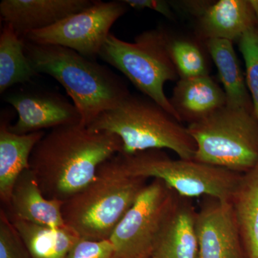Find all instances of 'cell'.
<instances>
[{"label":"cell","instance_id":"6da1fadb","mask_svg":"<svg viewBox=\"0 0 258 258\" xmlns=\"http://www.w3.org/2000/svg\"><path fill=\"white\" fill-rule=\"evenodd\" d=\"M118 136L81 124L51 129L32 151L30 169L49 200L66 201L94 179L105 161L119 154Z\"/></svg>","mask_w":258,"mask_h":258},{"label":"cell","instance_id":"7a4b0ae2","mask_svg":"<svg viewBox=\"0 0 258 258\" xmlns=\"http://www.w3.org/2000/svg\"><path fill=\"white\" fill-rule=\"evenodd\" d=\"M25 52L37 74L48 75L62 85L79 110L84 126L131 94L119 76L74 50L25 40Z\"/></svg>","mask_w":258,"mask_h":258},{"label":"cell","instance_id":"3957f363","mask_svg":"<svg viewBox=\"0 0 258 258\" xmlns=\"http://www.w3.org/2000/svg\"><path fill=\"white\" fill-rule=\"evenodd\" d=\"M148 183L128 174L116 154L100 166L84 189L63 202L66 225L81 238L108 240Z\"/></svg>","mask_w":258,"mask_h":258},{"label":"cell","instance_id":"277c9868","mask_svg":"<svg viewBox=\"0 0 258 258\" xmlns=\"http://www.w3.org/2000/svg\"><path fill=\"white\" fill-rule=\"evenodd\" d=\"M88 128L115 134L122 142L119 154L169 149L179 159L192 160L196 144L187 127L148 97L131 93L118 106L101 113Z\"/></svg>","mask_w":258,"mask_h":258},{"label":"cell","instance_id":"5b68a950","mask_svg":"<svg viewBox=\"0 0 258 258\" xmlns=\"http://www.w3.org/2000/svg\"><path fill=\"white\" fill-rule=\"evenodd\" d=\"M196 144L193 160L243 174L258 161V119L254 109L227 106L188 125Z\"/></svg>","mask_w":258,"mask_h":258},{"label":"cell","instance_id":"8992f818","mask_svg":"<svg viewBox=\"0 0 258 258\" xmlns=\"http://www.w3.org/2000/svg\"><path fill=\"white\" fill-rule=\"evenodd\" d=\"M99 57L124 75L144 96L180 121L164 92L166 83L179 79L168 50L167 32L161 28L147 30L137 35L133 42L120 40L111 33Z\"/></svg>","mask_w":258,"mask_h":258},{"label":"cell","instance_id":"52a82bcc","mask_svg":"<svg viewBox=\"0 0 258 258\" xmlns=\"http://www.w3.org/2000/svg\"><path fill=\"white\" fill-rule=\"evenodd\" d=\"M118 157L128 174L161 180L183 198L210 197L230 202L242 176L193 159H172L161 149Z\"/></svg>","mask_w":258,"mask_h":258},{"label":"cell","instance_id":"ba28073f","mask_svg":"<svg viewBox=\"0 0 258 258\" xmlns=\"http://www.w3.org/2000/svg\"><path fill=\"white\" fill-rule=\"evenodd\" d=\"M179 195L165 183L152 179L110 237L116 258H150L163 224Z\"/></svg>","mask_w":258,"mask_h":258},{"label":"cell","instance_id":"9c48e42d","mask_svg":"<svg viewBox=\"0 0 258 258\" xmlns=\"http://www.w3.org/2000/svg\"><path fill=\"white\" fill-rule=\"evenodd\" d=\"M128 9L123 1H93L87 9L48 28L30 32L24 39L39 45L67 47L96 60L111 33L112 27Z\"/></svg>","mask_w":258,"mask_h":258},{"label":"cell","instance_id":"30bf717a","mask_svg":"<svg viewBox=\"0 0 258 258\" xmlns=\"http://www.w3.org/2000/svg\"><path fill=\"white\" fill-rule=\"evenodd\" d=\"M196 230L198 258H247L230 202L204 197Z\"/></svg>","mask_w":258,"mask_h":258},{"label":"cell","instance_id":"8fae6325","mask_svg":"<svg viewBox=\"0 0 258 258\" xmlns=\"http://www.w3.org/2000/svg\"><path fill=\"white\" fill-rule=\"evenodd\" d=\"M7 102L18 114L16 123L9 126L15 134H28L81 123V115L74 104L55 93L18 91L10 94Z\"/></svg>","mask_w":258,"mask_h":258},{"label":"cell","instance_id":"7c38bea8","mask_svg":"<svg viewBox=\"0 0 258 258\" xmlns=\"http://www.w3.org/2000/svg\"><path fill=\"white\" fill-rule=\"evenodd\" d=\"M93 3L91 0H3L0 16L24 38L30 32L87 9Z\"/></svg>","mask_w":258,"mask_h":258},{"label":"cell","instance_id":"4fadbf2b","mask_svg":"<svg viewBox=\"0 0 258 258\" xmlns=\"http://www.w3.org/2000/svg\"><path fill=\"white\" fill-rule=\"evenodd\" d=\"M196 20L197 39L205 42L213 39L238 42L258 20L251 0L210 1Z\"/></svg>","mask_w":258,"mask_h":258},{"label":"cell","instance_id":"5bb4252c","mask_svg":"<svg viewBox=\"0 0 258 258\" xmlns=\"http://www.w3.org/2000/svg\"><path fill=\"white\" fill-rule=\"evenodd\" d=\"M63 202L45 198L30 169L15 183L7 212L10 220H20L52 229L66 228L62 216Z\"/></svg>","mask_w":258,"mask_h":258},{"label":"cell","instance_id":"9a60e30c","mask_svg":"<svg viewBox=\"0 0 258 258\" xmlns=\"http://www.w3.org/2000/svg\"><path fill=\"white\" fill-rule=\"evenodd\" d=\"M197 210L179 196L157 237L150 258H198Z\"/></svg>","mask_w":258,"mask_h":258},{"label":"cell","instance_id":"2e32d148","mask_svg":"<svg viewBox=\"0 0 258 258\" xmlns=\"http://www.w3.org/2000/svg\"><path fill=\"white\" fill-rule=\"evenodd\" d=\"M169 99L180 121L187 122L189 125L205 119L226 106L223 88L210 75L179 79Z\"/></svg>","mask_w":258,"mask_h":258},{"label":"cell","instance_id":"e0dca14e","mask_svg":"<svg viewBox=\"0 0 258 258\" xmlns=\"http://www.w3.org/2000/svg\"><path fill=\"white\" fill-rule=\"evenodd\" d=\"M5 117L0 122V200L8 208L12 191L20 174L30 169L32 151L45 132L17 134L10 130Z\"/></svg>","mask_w":258,"mask_h":258},{"label":"cell","instance_id":"ac0fdd59","mask_svg":"<svg viewBox=\"0 0 258 258\" xmlns=\"http://www.w3.org/2000/svg\"><path fill=\"white\" fill-rule=\"evenodd\" d=\"M204 44L218 71L225 93L226 105L254 109L246 83L245 74L237 58L233 42L213 39Z\"/></svg>","mask_w":258,"mask_h":258},{"label":"cell","instance_id":"d6986e66","mask_svg":"<svg viewBox=\"0 0 258 258\" xmlns=\"http://www.w3.org/2000/svg\"><path fill=\"white\" fill-rule=\"evenodd\" d=\"M230 203L247 258H258V161L241 176Z\"/></svg>","mask_w":258,"mask_h":258},{"label":"cell","instance_id":"ffe728a7","mask_svg":"<svg viewBox=\"0 0 258 258\" xmlns=\"http://www.w3.org/2000/svg\"><path fill=\"white\" fill-rule=\"evenodd\" d=\"M10 221L32 258H66L80 238L69 227L52 229L20 220Z\"/></svg>","mask_w":258,"mask_h":258},{"label":"cell","instance_id":"44dd1931","mask_svg":"<svg viewBox=\"0 0 258 258\" xmlns=\"http://www.w3.org/2000/svg\"><path fill=\"white\" fill-rule=\"evenodd\" d=\"M37 75L25 55V40L11 25L4 24L0 35V93L30 82Z\"/></svg>","mask_w":258,"mask_h":258},{"label":"cell","instance_id":"7402d4cb","mask_svg":"<svg viewBox=\"0 0 258 258\" xmlns=\"http://www.w3.org/2000/svg\"><path fill=\"white\" fill-rule=\"evenodd\" d=\"M199 42L198 39L172 37L167 32L168 50L179 79L210 75L208 61Z\"/></svg>","mask_w":258,"mask_h":258},{"label":"cell","instance_id":"603a6c76","mask_svg":"<svg viewBox=\"0 0 258 258\" xmlns=\"http://www.w3.org/2000/svg\"><path fill=\"white\" fill-rule=\"evenodd\" d=\"M237 42L245 64L246 83L258 119V25L246 32Z\"/></svg>","mask_w":258,"mask_h":258},{"label":"cell","instance_id":"cb8c5ba5","mask_svg":"<svg viewBox=\"0 0 258 258\" xmlns=\"http://www.w3.org/2000/svg\"><path fill=\"white\" fill-rule=\"evenodd\" d=\"M0 258H32L6 211H0Z\"/></svg>","mask_w":258,"mask_h":258},{"label":"cell","instance_id":"d4e9b609","mask_svg":"<svg viewBox=\"0 0 258 258\" xmlns=\"http://www.w3.org/2000/svg\"><path fill=\"white\" fill-rule=\"evenodd\" d=\"M66 258H116L114 247L109 239L93 240L80 238Z\"/></svg>","mask_w":258,"mask_h":258},{"label":"cell","instance_id":"484cf974","mask_svg":"<svg viewBox=\"0 0 258 258\" xmlns=\"http://www.w3.org/2000/svg\"><path fill=\"white\" fill-rule=\"evenodd\" d=\"M123 2L135 10L149 9L160 13L169 20H174L175 18L170 2L164 0H123Z\"/></svg>","mask_w":258,"mask_h":258}]
</instances>
